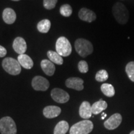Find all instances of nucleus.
<instances>
[{
  "label": "nucleus",
  "instance_id": "obj_25",
  "mask_svg": "<svg viewBox=\"0 0 134 134\" xmlns=\"http://www.w3.org/2000/svg\"><path fill=\"white\" fill-rule=\"evenodd\" d=\"M73 10L71 6L68 4H63L60 8V13L65 17H69L71 15Z\"/></svg>",
  "mask_w": 134,
  "mask_h": 134
},
{
  "label": "nucleus",
  "instance_id": "obj_3",
  "mask_svg": "<svg viewBox=\"0 0 134 134\" xmlns=\"http://www.w3.org/2000/svg\"><path fill=\"white\" fill-rule=\"evenodd\" d=\"M93 124L90 120H83L72 125L70 134H89L93 129Z\"/></svg>",
  "mask_w": 134,
  "mask_h": 134
},
{
  "label": "nucleus",
  "instance_id": "obj_16",
  "mask_svg": "<svg viewBox=\"0 0 134 134\" xmlns=\"http://www.w3.org/2000/svg\"><path fill=\"white\" fill-rule=\"evenodd\" d=\"M41 66L42 70L48 76H52L55 71V66L53 62L50 60H43L41 63Z\"/></svg>",
  "mask_w": 134,
  "mask_h": 134
},
{
  "label": "nucleus",
  "instance_id": "obj_27",
  "mask_svg": "<svg viewBox=\"0 0 134 134\" xmlns=\"http://www.w3.org/2000/svg\"><path fill=\"white\" fill-rule=\"evenodd\" d=\"M58 0H43V6L47 9H52L55 7Z\"/></svg>",
  "mask_w": 134,
  "mask_h": 134
},
{
  "label": "nucleus",
  "instance_id": "obj_20",
  "mask_svg": "<svg viewBox=\"0 0 134 134\" xmlns=\"http://www.w3.org/2000/svg\"><path fill=\"white\" fill-rule=\"evenodd\" d=\"M48 58L52 62L57 65H62L63 63V59L62 57L57 52L49 50L47 52Z\"/></svg>",
  "mask_w": 134,
  "mask_h": 134
},
{
  "label": "nucleus",
  "instance_id": "obj_5",
  "mask_svg": "<svg viewBox=\"0 0 134 134\" xmlns=\"http://www.w3.org/2000/svg\"><path fill=\"white\" fill-rule=\"evenodd\" d=\"M0 132L1 134H16L17 127L11 117H4L0 119Z\"/></svg>",
  "mask_w": 134,
  "mask_h": 134
},
{
  "label": "nucleus",
  "instance_id": "obj_11",
  "mask_svg": "<svg viewBox=\"0 0 134 134\" xmlns=\"http://www.w3.org/2000/svg\"><path fill=\"white\" fill-rule=\"evenodd\" d=\"M80 19L83 21L92 23L96 19V15L94 12L86 8H83L78 13Z\"/></svg>",
  "mask_w": 134,
  "mask_h": 134
},
{
  "label": "nucleus",
  "instance_id": "obj_10",
  "mask_svg": "<svg viewBox=\"0 0 134 134\" xmlns=\"http://www.w3.org/2000/svg\"><path fill=\"white\" fill-rule=\"evenodd\" d=\"M84 81L78 77H71L68 78L65 81V85L67 88L73 89L77 91H81L84 89Z\"/></svg>",
  "mask_w": 134,
  "mask_h": 134
},
{
  "label": "nucleus",
  "instance_id": "obj_30",
  "mask_svg": "<svg viewBox=\"0 0 134 134\" xmlns=\"http://www.w3.org/2000/svg\"><path fill=\"white\" fill-rule=\"evenodd\" d=\"M130 134H134V130H133V131H132L131 132H130Z\"/></svg>",
  "mask_w": 134,
  "mask_h": 134
},
{
  "label": "nucleus",
  "instance_id": "obj_7",
  "mask_svg": "<svg viewBox=\"0 0 134 134\" xmlns=\"http://www.w3.org/2000/svg\"><path fill=\"white\" fill-rule=\"evenodd\" d=\"M49 81L41 76H36L32 81V86L36 91H45L49 88Z\"/></svg>",
  "mask_w": 134,
  "mask_h": 134
},
{
  "label": "nucleus",
  "instance_id": "obj_8",
  "mask_svg": "<svg viewBox=\"0 0 134 134\" xmlns=\"http://www.w3.org/2000/svg\"><path fill=\"white\" fill-rule=\"evenodd\" d=\"M51 97L58 103H65L70 99V95L64 90L60 88H54L51 91Z\"/></svg>",
  "mask_w": 134,
  "mask_h": 134
},
{
  "label": "nucleus",
  "instance_id": "obj_4",
  "mask_svg": "<svg viewBox=\"0 0 134 134\" xmlns=\"http://www.w3.org/2000/svg\"><path fill=\"white\" fill-rule=\"evenodd\" d=\"M2 66L5 71L11 75H18L21 71V66L19 62L13 58H5L2 62Z\"/></svg>",
  "mask_w": 134,
  "mask_h": 134
},
{
  "label": "nucleus",
  "instance_id": "obj_2",
  "mask_svg": "<svg viewBox=\"0 0 134 134\" xmlns=\"http://www.w3.org/2000/svg\"><path fill=\"white\" fill-rule=\"evenodd\" d=\"M75 48L76 52L82 57H86L93 52L92 43L85 38H78L75 42Z\"/></svg>",
  "mask_w": 134,
  "mask_h": 134
},
{
  "label": "nucleus",
  "instance_id": "obj_13",
  "mask_svg": "<svg viewBox=\"0 0 134 134\" xmlns=\"http://www.w3.org/2000/svg\"><path fill=\"white\" fill-rule=\"evenodd\" d=\"M61 109L55 105H48L43 109V115L48 119H52L58 117L61 113Z\"/></svg>",
  "mask_w": 134,
  "mask_h": 134
},
{
  "label": "nucleus",
  "instance_id": "obj_18",
  "mask_svg": "<svg viewBox=\"0 0 134 134\" xmlns=\"http://www.w3.org/2000/svg\"><path fill=\"white\" fill-rule=\"evenodd\" d=\"M107 108H108V104L103 99H100L91 105L92 113L95 115L98 114L103 110L106 109Z\"/></svg>",
  "mask_w": 134,
  "mask_h": 134
},
{
  "label": "nucleus",
  "instance_id": "obj_23",
  "mask_svg": "<svg viewBox=\"0 0 134 134\" xmlns=\"http://www.w3.org/2000/svg\"><path fill=\"white\" fill-rule=\"evenodd\" d=\"M125 72H126L129 78L132 81L134 82V62L132 61L127 63L125 66Z\"/></svg>",
  "mask_w": 134,
  "mask_h": 134
},
{
  "label": "nucleus",
  "instance_id": "obj_31",
  "mask_svg": "<svg viewBox=\"0 0 134 134\" xmlns=\"http://www.w3.org/2000/svg\"><path fill=\"white\" fill-rule=\"evenodd\" d=\"M12 1H20V0H12Z\"/></svg>",
  "mask_w": 134,
  "mask_h": 134
},
{
  "label": "nucleus",
  "instance_id": "obj_19",
  "mask_svg": "<svg viewBox=\"0 0 134 134\" xmlns=\"http://www.w3.org/2000/svg\"><path fill=\"white\" fill-rule=\"evenodd\" d=\"M69 130V125L66 121L62 120L55 127L53 134H66Z\"/></svg>",
  "mask_w": 134,
  "mask_h": 134
},
{
  "label": "nucleus",
  "instance_id": "obj_9",
  "mask_svg": "<svg viewBox=\"0 0 134 134\" xmlns=\"http://www.w3.org/2000/svg\"><path fill=\"white\" fill-rule=\"evenodd\" d=\"M122 115L119 113L114 114L108 120H105L104 123V125L107 129L114 130L119 126L122 122Z\"/></svg>",
  "mask_w": 134,
  "mask_h": 134
},
{
  "label": "nucleus",
  "instance_id": "obj_28",
  "mask_svg": "<svg viewBox=\"0 0 134 134\" xmlns=\"http://www.w3.org/2000/svg\"><path fill=\"white\" fill-rule=\"evenodd\" d=\"M7 53V50L3 46H0V57H4Z\"/></svg>",
  "mask_w": 134,
  "mask_h": 134
},
{
  "label": "nucleus",
  "instance_id": "obj_14",
  "mask_svg": "<svg viewBox=\"0 0 134 134\" xmlns=\"http://www.w3.org/2000/svg\"><path fill=\"white\" fill-rule=\"evenodd\" d=\"M79 114L80 117L83 119H90L92 115L91 105L88 101H83L81 103L79 109Z\"/></svg>",
  "mask_w": 134,
  "mask_h": 134
},
{
  "label": "nucleus",
  "instance_id": "obj_29",
  "mask_svg": "<svg viewBox=\"0 0 134 134\" xmlns=\"http://www.w3.org/2000/svg\"><path fill=\"white\" fill-rule=\"evenodd\" d=\"M107 116V114L105 113H103V114H102V119H104L105 118V117Z\"/></svg>",
  "mask_w": 134,
  "mask_h": 134
},
{
  "label": "nucleus",
  "instance_id": "obj_26",
  "mask_svg": "<svg viewBox=\"0 0 134 134\" xmlns=\"http://www.w3.org/2000/svg\"><path fill=\"white\" fill-rule=\"evenodd\" d=\"M78 68L79 71L82 73H86L88 71L89 67L88 63L85 60H81L78 63Z\"/></svg>",
  "mask_w": 134,
  "mask_h": 134
},
{
  "label": "nucleus",
  "instance_id": "obj_12",
  "mask_svg": "<svg viewBox=\"0 0 134 134\" xmlns=\"http://www.w3.org/2000/svg\"><path fill=\"white\" fill-rule=\"evenodd\" d=\"M13 49L18 54H24L27 50V44L26 41L21 37H18L14 39L13 44Z\"/></svg>",
  "mask_w": 134,
  "mask_h": 134
},
{
  "label": "nucleus",
  "instance_id": "obj_21",
  "mask_svg": "<svg viewBox=\"0 0 134 134\" xmlns=\"http://www.w3.org/2000/svg\"><path fill=\"white\" fill-rule=\"evenodd\" d=\"M100 90L105 96L113 97L115 95V90L112 85L109 83H104L100 86Z\"/></svg>",
  "mask_w": 134,
  "mask_h": 134
},
{
  "label": "nucleus",
  "instance_id": "obj_17",
  "mask_svg": "<svg viewBox=\"0 0 134 134\" xmlns=\"http://www.w3.org/2000/svg\"><path fill=\"white\" fill-rule=\"evenodd\" d=\"M18 61L21 66L26 69H31L34 66L33 60L26 54L19 55L18 57Z\"/></svg>",
  "mask_w": 134,
  "mask_h": 134
},
{
  "label": "nucleus",
  "instance_id": "obj_15",
  "mask_svg": "<svg viewBox=\"0 0 134 134\" xmlns=\"http://www.w3.org/2000/svg\"><path fill=\"white\" fill-rule=\"evenodd\" d=\"M3 19L5 23L8 24H12L16 19V14L11 8H6L3 13Z\"/></svg>",
  "mask_w": 134,
  "mask_h": 134
},
{
  "label": "nucleus",
  "instance_id": "obj_22",
  "mask_svg": "<svg viewBox=\"0 0 134 134\" xmlns=\"http://www.w3.org/2000/svg\"><path fill=\"white\" fill-rule=\"evenodd\" d=\"M51 27V23L48 19H43L37 24L38 31L41 33H47Z\"/></svg>",
  "mask_w": 134,
  "mask_h": 134
},
{
  "label": "nucleus",
  "instance_id": "obj_24",
  "mask_svg": "<svg viewBox=\"0 0 134 134\" xmlns=\"http://www.w3.org/2000/svg\"><path fill=\"white\" fill-rule=\"evenodd\" d=\"M109 75L108 72L105 70H100L96 73V80L98 82H104L108 79Z\"/></svg>",
  "mask_w": 134,
  "mask_h": 134
},
{
  "label": "nucleus",
  "instance_id": "obj_1",
  "mask_svg": "<svg viewBox=\"0 0 134 134\" xmlns=\"http://www.w3.org/2000/svg\"><path fill=\"white\" fill-rule=\"evenodd\" d=\"M113 14L119 24L125 25L129 19V12L122 3H116L113 7Z\"/></svg>",
  "mask_w": 134,
  "mask_h": 134
},
{
  "label": "nucleus",
  "instance_id": "obj_6",
  "mask_svg": "<svg viewBox=\"0 0 134 134\" xmlns=\"http://www.w3.org/2000/svg\"><path fill=\"white\" fill-rule=\"evenodd\" d=\"M56 51L62 57H68L71 54V43L66 37H60L58 38L56 42Z\"/></svg>",
  "mask_w": 134,
  "mask_h": 134
}]
</instances>
